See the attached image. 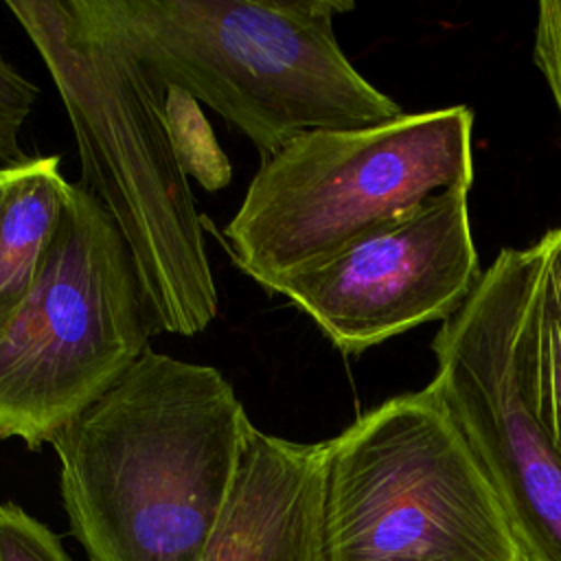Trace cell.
<instances>
[{"label": "cell", "instance_id": "obj_2", "mask_svg": "<svg viewBox=\"0 0 561 561\" xmlns=\"http://www.w3.org/2000/svg\"><path fill=\"white\" fill-rule=\"evenodd\" d=\"M66 107L81 184L118 228L151 329L195 335L219 311L204 224L171 147L164 85L85 0H7Z\"/></svg>", "mask_w": 561, "mask_h": 561}, {"label": "cell", "instance_id": "obj_6", "mask_svg": "<svg viewBox=\"0 0 561 561\" xmlns=\"http://www.w3.org/2000/svg\"><path fill=\"white\" fill-rule=\"evenodd\" d=\"M149 331L118 228L83 184H70L35 283L0 322V438L53 443L140 359Z\"/></svg>", "mask_w": 561, "mask_h": 561}, {"label": "cell", "instance_id": "obj_14", "mask_svg": "<svg viewBox=\"0 0 561 561\" xmlns=\"http://www.w3.org/2000/svg\"><path fill=\"white\" fill-rule=\"evenodd\" d=\"M39 90L0 55V162L18 164L28 156L20 149V129L26 123Z\"/></svg>", "mask_w": 561, "mask_h": 561}, {"label": "cell", "instance_id": "obj_8", "mask_svg": "<svg viewBox=\"0 0 561 561\" xmlns=\"http://www.w3.org/2000/svg\"><path fill=\"white\" fill-rule=\"evenodd\" d=\"M482 278L469 188H447L272 291L300 307L342 353L451 318Z\"/></svg>", "mask_w": 561, "mask_h": 561}, {"label": "cell", "instance_id": "obj_11", "mask_svg": "<svg viewBox=\"0 0 561 561\" xmlns=\"http://www.w3.org/2000/svg\"><path fill=\"white\" fill-rule=\"evenodd\" d=\"M539 241L543 256L524 324L522 375L528 405L561 454V226Z\"/></svg>", "mask_w": 561, "mask_h": 561}, {"label": "cell", "instance_id": "obj_7", "mask_svg": "<svg viewBox=\"0 0 561 561\" xmlns=\"http://www.w3.org/2000/svg\"><path fill=\"white\" fill-rule=\"evenodd\" d=\"M543 245L504 248L432 340L430 381L482 465L522 561H561V454L524 390L522 344Z\"/></svg>", "mask_w": 561, "mask_h": 561}, {"label": "cell", "instance_id": "obj_5", "mask_svg": "<svg viewBox=\"0 0 561 561\" xmlns=\"http://www.w3.org/2000/svg\"><path fill=\"white\" fill-rule=\"evenodd\" d=\"M327 561H522L500 500L427 383L331 438Z\"/></svg>", "mask_w": 561, "mask_h": 561}, {"label": "cell", "instance_id": "obj_15", "mask_svg": "<svg viewBox=\"0 0 561 561\" xmlns=\"http://www.w3.org/2000/svg\"><path fill=\"white\" fill-rule=\"evenodd\" d=\"M533 59L561 116V0H543L537 4Z\"/></svg>", "mask_w": 561, "mask_h": 561}, {"label": "cell", "instance_id": "obj_4", "mask_svg": "<svg viewBox=\"0 0 561 561\" xmlns=\"http://www.w3.org/2000/svg\"><path fill=\"white\" fill-rule=\"evenodd\" d=\"M471 184L473 112L465 105L307 131L261 160L224 230L226 248L272 291L432 195Z\"/></svg>", "mask_w": 561, "mask_h": 561}, {"label": "cell", "instance_id": "obj_13", "mask_svg": "<svg viewBox=\"0 0 561 561\" xmlns=\"http://www.w3.org/2000/svg\"><path fill=\"white\" fill-rule=\"evenodd\" d=\"M0 561H70L61 539L13 502H0Z\"/></svg>", "mask_w": 561, "mask_h": 561}, {"label": "cell", "instance_id": "obj_12", "mask_svg": "<svg viewBox=\"0 0 561 561\" xmlns=\"http://www.w3.org/2000/svg\"><path fill=\"white\" fill-rule=\"evenodd\" d=\"M164 118L175 158L188 180H197L208 193L226 188L232 167L202 110V103L182 88L167 85Z\"/></svg>", "mask_w": 561, "mask_h": 561}, {"label": "cell", "instance_id": "obj_1", "mask_svg": "<svg viewBox=\"0 0 561 561\" xmlns=\"http://www.w3.org/2000/svg\"><path fill=\"white\" fill-rule=\"evenodd\" d=\"M250 425L217 368L147 348L50 443L88 561H202Z\"/></svg>", "mask_w": 561, "mask_h": 561}, {"label": "cell", "instance_id": "obj_9", "mask_svg": "<svg viewBox=\"0 0 561 561\" xmlns=\"http://www.w3.org/2000/svg\"><path fill=\"white\" fill-rule=\"evenodd\" d=\"M331 438L298 443L250 425L228 504L202 561H327Z\"/></svg>", "mask_w": 561, "mask_h": 561}, {"label": "cell", "instance_id": "obj_3", "mask_svg": "<svg viewBox=\"0 0 561 561\" xmlns=\"http://www.w3.org/2000/svg\"><path fill=\"white\" fill-rule=\"evenodd\" d=\"M167 88L221 114L261 153L318 129L394 121L401 105L344 55L351 0H85Z\"/></svg>", "mask_w": 561, "mask_h": 561}, {"label": "cell", "instance_id": "obj_10", "mask_svg": "<svg viewBox=\"0 0 561 561\" xmlns=\"http://www.w3.org/2000/svg\"><path fill=\"white\" fill-rule=\"evenodd\" d=\"M68 188L59 156L0 167V322L35 283L57 234Z\"/></svg>", "mask_w": 561, "mask_h": 561}]
</instances>
